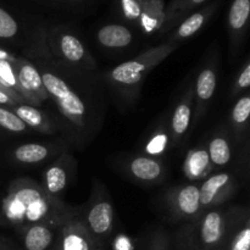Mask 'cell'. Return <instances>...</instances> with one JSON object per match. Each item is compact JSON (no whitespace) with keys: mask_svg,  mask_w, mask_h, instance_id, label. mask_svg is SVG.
Returning <instances> with one entry per match:
<instances>
[{"mask_svg":"<svg viewBox=\"0 0 250 250\" xmlns=\"http://www.w3.org/2000/svg\"><path fill=\"white\" fill-rule=\"evenodd\" d=\"M138 23L148 34L163 29L165 23L164 2L161 0H143V11Z\"/></svg>","mask_w":250,"mask_h":250,"instance_id":"obj_22","label":"cell"},{"mask_svg":"<svg viewBox=\"0 0 250 250\" xmlns=\"http://www.w3.org/2000/svg\"><path fill=\"white\" fill-rule=\"evenodd\" d=\"M250 15V0H233L229 11V29L233 48L244 36Z\"/></svg>","mask_w":250,"mask_h":250,"instance_id":"obj_18","label":"cell"},{"mask_svg":"<svg viewBox=\"0 0 250 250\" xmlns=\"http://www.w3.org/2000/svg\"><path fill=\"white\" fill-rule=\"evenodd\" d=\"M207 150L208 154H209L210 161L216 167L226 166L232 159L231 144H229V141L224 134H219V136L210 139Z\"/></svg>","mask_w":250,"mask_h":250,"instance_id":"obj_24","label":"cell"},{"mask_svg":"<svg viewBox=\"0 0 250 250\" xmlns=\"http://www.w3.org/2000/svg\"><path fill=\"white\" fill-rule=\"evenodd\" d=\"M168 138H170V136H168L165 128L156 129L148 141V143H146V153L149 156H153V158L161 156L166 151V148H167Z\"/></svg>","mask_w":250,"mask_h":250,"instance_id":"obj_28","label":"cell"},{"mask_svg":"<svg viewBox=\"0 0 250 250\" xmlns=\"http://www.w3.org/2000/svg\"><path fill=\"white\" fill-rule=\"evenodd\" d=\"M97 39L104 48L121 49L126 48L133 42V34L124 24L109 23L98 31Z\"/></svg>","mask_w":250,"mask_h":250,"instance_id":"obj_19","label":"cell"},{"mask_svg":"<svg viewBox=\"0 0 250 250\" xmlns=\"http://www.w3.org/2000/svg\"><path fill=\"white\" fill-rule=\"evenodd\" d=\"M81 220L93 238L102 247L104 246V242L111 236L114 229L115 210L102 186L95 185L93 188V194Z\"/></svg>","mask_w":250,"mask_h":250,"instance_id":"obj_5","label":"cell"},{"mask_svg":"<svg viewBox=\"0 0 250 250\" xmlns=\"http://www.w3.org/2000/svg\"><path fill=\"white\" fill-rule=\"evenodd\" d=\"M219 250H250V219L247 208L229 209V225Z\"/></svg>","mask_w":250,"mask_h":250,"instance_id":"obj_11","label":"cell"},{"mask_svg":"<svg viewBox=\"0 0 250 250\" xmlns=\"http://www.w3.org/2000/svg\"><path fill=\"white\" fill-rule=\"evenodd\" d=\"M132 177L142 183H156L165 176V166L158 158L149 155L134 156L128 164Z\"/></svg>","mask_w":250,"mask_h":250,"instance_id":"obj_16","label":"cell"},{"mask_svg":"<svg viewBox=\"0 0 250 250\" xmlns=\"http://www.w3.org/2000/svg\"><path fill=\"white\" fill-rule=\"evenodd\" d=\"M214 6L205 7L202 11L194 12L189 17H187L177 27V29H176L175 33L172 34V37H171V39L168 42L178 44L181 41H185V39H188L194 36L197 32H199L204 27V24L207 23L208 20L210 19V16L214 12Z\"/></svg>","mask_w":250,"mask_h":250,"instance_id":"obj_21","label":"cell"},{"mask_svg":"<svg viewBox=\"0 0 250 250\" xmlns=\"http://www.w3.org/2000/svg\"><path fill=\"white\" fill-rule=\"evenodd\" d=\"M75 216L76 210L46 194L31 178L14 181L0 200V225L12 227L20 233L36 224L61 226Z\"/></svg>","mask_w":250,"mask_h":250,"instance_id":"obj_1","label":"cell"},{"mask_svg":"<svg viewBox=\"0 0 250 250\" xmlns=\"http://www.w3.org/2000/svg\"><path fill=\"white\" fill-rule=\"evenodd\" d=\"M229 225V210L212 208L204 210L177 241L178 250H219Z\"/></svg>","mask_w":250,"mask_h":250,"instance_id":"obj_2","label":"cell"},{"mask_svg":"<svg viewBox=\"0 0 250 250\" xmlns=\"http://www.w3.org/2000/svg\"><path fill=\"white\" fill-rule=\"evenodd\" d=\"M0 89L5 90V92H6V93H7V94H9V95H10V93H9V92H7V90H6V88H5V87H4V85H2V84H1V83H0ZM10 97H11V95H10ZM11 98H12V97H11ZM12 99H14V98H12Z\"/></svg>","mask_w":250,"mask_h":250,"instance_id":"obj_37","label":"cell"},{"mask_svg":"<svg viewBox=\"0 0 250 250\" xmlns=\"http://www.w3.org/2000/svg\"><path fill=\"white\" fill-rule=\"evenodd\" d=\"M193 112H194V89L188 88L176 105L172 112L170 124V138L173 146L182 142L193 124Z\"/></svg>","mask_w":250,"mask_h":250,"instance_id":"obj_12","label":"cell"},{"mask_svg":"<svg viewBox=\"0 0 250 250\" xmlns=\"http://www.w3.org/2000/svg\"><path fill=\"white\" fill-rule=\"evenodd\" d=\"M0 128L11 133H23L28 129L12 110L5 106H0Z\"/></svg>","mask_w":250,"mask_h":250,"instance_id":"obj_29","label":"cell"},{"mask_svg":"<svg viewBox=\"0 0 250 250\" xmlns=\"http://www.w3.org/2000/svg\"><path fill=\"white\" fill-rule=\"evenodd\" d=\"M54 250H103L80 217L67 220L59 229Z\"/></svg>","mask_w":250,"mask_h":250,"instance_id":"obj_10","label":"cell"},{"mask_svg":"<svg viewBox=\"0 0 250 250\" xmlns=\"http://www.w3.org/2000/svg\"><path fill=\"white\" fill-rule=\"evenodd\" d=\"M17 56L12 55L10 51L5 50V49L0 48V61H9V62L11 63H15L17 61Z\"/></svg>","mask_w":250,"mask_h":250,"instance_id":"obj_35","label":"cell"},{"mask_svg":"<svg viewBox=\"0 0 250 250\" xmlns=\"http://www.w3.org/2000/svg\"><path fill=\"white\" fill-rule=\"evenodd\" d=\"M61 226L45 222L28 226L20 233L22 248L23 250H48L55 244Z\"/></svg>","mask_w":250,"mask_h":250,"instance_id":"obj_15","label":"cell"},{"mask_svg":"<svg viewBox=\"0 0 250 250\" xmlns=\"http://www.w3.org/2000/svg\"><path fill=\"white\" fill-rule=\"evenodd\" d=\"M178 44L166 42L143 51L132 60L122 62L112 68L109 73V81L122 89L133 90L138 88L146 76L177 49Z\"/></svg>","mask_w":250,"mask_h":250,"instance_id":"obj_3","label":"cell"},{"mask_svg":"<svg viewBox=\"0 0 250 250\" xmlns=\"http://www.w3.org/2000/svg\"><path fill=\"white\" fill-rule=\"evenodd\" d=\"M166 204L175 219L193 221L203 212L199 186L189 183L172 188L166 195Z\"/></svg>","mask_w":250,"mask_h":250,"instance_id":"obj_6","label":"cell"},{"mask_svg":"<svg viewBox=\"0 0 250 250\" xmlns=\"http://www.w3.org/2000/svg\"><path fill=\"white\" fill-rule=\"evenodd\" d=\"M43 80L48 97L58 105L59 111L63 119L78 129H82L87 124V105L80 95L67 84L66 81L50 70L39 71Z\"/></svg>","mask_w":250,"mask_h":250,"instance_id":"obj_4","label":"cell"},{"mask_svg":"<svg viewBox=\"0 0 250 250\" xmlns=\"http://www.w3.org/2000/svg\"><path fill=\"white\" fill-rule=\"evenodd\" d=\"M146 250H172V243L166 233L163 229H158L150 236Z\"/></svg>","mask_w":250,"mask_h":250,"instance_id":"obj_32","label":"cell"},{"mask_svg":"<svg viewBox=\"0 0 250 250\" xmlns=\"http://www.w3.org/2000/svg\"><path fill=\"white\" fill-rule=\"evenodd\" d=\"M217 75L214 66L203 68L198 75L194 89V119L193 122L198 124L205 116L210 100L212 99L216 90Z\"/></svg>","mask_w":250,"mask_h":250,"instance_id":"obj_14","label":"cell"},{"mask_svg":"<svg viewBox=\"0 0 250 250\" xmlns=\"http://www.w3.org/2000/svg\"><path fill=\"white\" fill-rule=\"evenodd\" d=\"M14 66L16 70L21 95L24 102L33 106H39L44 100L49 98L39 70L26 59L19 58Z\"/></svg>","mask_w":250,"mask_h":250,"instance_id":"obj_9","label":"cell"},{"mask_svg":"<svg viewBox=\"0 0 250 250\" xmlns=\"http://www.w3.org/2000/svg\"><path fill=\"white\" fill-rule=\"evenodd\" d=\"M212 170L207 146H197L188 151L183 163V172L190 181H198L207 177Z\"/></svg>","mask_w":250,"mask_h":250,"instance_id":"obj_17","label":"cell"},{"mask_svg":"<svg viewBox=\"0 0 250 250\" xmlns=\"http://www.w3.org/2000/svg\"><path fill=\"white\" fill-rule=\"evenodd\" d=\"M72 159L68 154H63L61 158L54 164H51L43 173V185L42 188L46 194L53 198H58L62 192H65L70 183L71 173H72Z\"/></svg>","mask_w":250,"mask_h":250,"instance_id":"obj_13","label":"cell"},{"mask_svg":"<svg viewBox=\"0 0 250 250\" xmlns=\"http://www.w3.org/2000/svg\"><path fill=\"white\" fill-rule=\"evenodd\" d=\"M53 250H54V249H53Z\"/></svg>","mask_w":250,"mask_h":250,"instance_id":"obj_38","label":"cell"},{"mask_svg":"<svg viewBox=\"0 0 250 250\" xmlns=\"http://www.w3.org/2000/svg\"><path fill=\"white\" fill-rule=\"evenodd\" d=\"M10 110L16 114V116L26 125L27 128H33L43 133H51L54 131L49 117L33 105L27 103H17Z\"/></svg>","mask_w":250,"mask_h":250,"instance_id":"obj_20","label":"cell"},{"mask_svg":"<svg viewBox=\"0 0 250 250\" xmlns=\"http://www.w3.org/2000/svg\"><path fill=\"white\" fill-rule=\"evenodd\" d=\"M20 27L15 17L0 6V39H12L19 34Z\"/></svg>","mask_w":250,"mask_h":250,"instance_id":"obj_30","label":"cell"},{"mask_svg":"<svg viewBox=\"0 0 250 250\" xmlns=\"http://www.w3.org/2000/svg\"><path fill=\"white\" fill-rule=\"evenodd\" d=\"M236 180L229 172H219L209 176L199 187L202 210L219 208L236 192Z\"/></svg>","mask_w":250,"mask_h":250,"instance_id":"obj_8","label":"cell"},{"mask_svg":"<svg viewBox=\"0 0 250 250\" xmlns=\"http://www.w3.org/2000/svg\"><path fill=\"white\" fill-rule=\"evenodd\" d=\"M121 9L126 19L139 22L143 11V0H121Z\"/></svg>","mask_w":250,"mask_h":250,"instance_id":"obj_33","label":"cell"},{"mask_svg":"<svg viewBox=\"0 0 250 250\" xmlns=\"http://www.w3.org/2000/svg\"><path fill=\"white\" fill-rule=\"evenodd\" d=\"M250 85V62L249 60L246 61L243 68L238 72L236 80H234L233 88H232L231 95L232 97H237L241 94L242 92L247 90Z\"/></svg>","mask_w":250,"mask_h":250,"instance_id":"obj_31","label":"cell"},{"mask_svg":"<svg viewBox=\"0 0 250 250\" xmlns=\"http://www.w3.org/2000/svg\"><path fill=\"white\" fill-rule=\"evenodd\" d=\"M0 83L6 88L10 95L17 103H26L21 95L14 63L9 62V61H0Z\"/></svg>","mask_w":250,"mask_h":250,"instance_id":"obj_25","label":"cell"},{"mask_svg":"<svg viewBox=\"0 0 250 250\" xmlns=\"http://www.w3.org/2000/svg\"><path fill=\"white\" fill-rule=\"evenodd\" d=\"M204 1L205 0H176L173 4H171L167 11H165V23H164L163 29H170L176 20L180 19L186 11L203 4Z\"/></svg>","mask_w":250,"mask_h":250,"instance_id":"obj_27","label":"cell"},{"mask_svg":"<svg viewBox=\"0 0 250 250\" xmlns=\"http://www.w3.org/2000/svg\"><path fill=\"white\" fill-rule=\"evenodd\" d=\"M54 50L61 60L71 66H76L82 70L95 68V61L90 56L89 51L77 36L67 31H60L51 38Z\"/></svg>","mask_w":250,"mask_h":250,"instance_id":"obj_7","label":"cell"},{"mask_svg":"<svg viewBox=\"0 0 250 250\" xmlns=\"http://www.w3.org/2000/svg\"><path fill=\"white\" fill-rule=\"evenodd\" d=\"M0 250H10V249L7 248V246L5 244V242L0 241Z\"/></svg>","mask_w":250,"mask_h":250,"instance_id":"obj_36","label":"cell"},{"mask_svg":"<svg viewBox=\"0 0 250 250\" xmlns=\"http://www.w3.org/2000/svg\"><path fill=\"white\" fill-rule=\"evenodd\" d=\"M16 104H17L16 100L12 99V98L5 92V90L0 89V106H5L11 109V107H14Z\"/></svg>","mask_w":250,"mask_h":250,"instance_id":"obj_34","label":"cell"},{"mask_svg":"<svg viewBox=\"0 0 250 250\" xmlns=\"http://www.w3.org/2000/svg\"><path fill=\"white\" fill-rule=\"evenodd\" d=\"M250 115V95H241L234 104L231 112V122L237 133H242L248 126V120Z\"/></svg>","mask_w":250,"mask_h":250,"instance_id":"obj_26","label":"cell"},{"mask_svg":"<svg viewBox=\"0 0 250 250\" xmlns=\"http://www.w3.org/2000/svg\"><path fill=\"white\" fill-rule=\"evenodd\" d=\"M50 153V148L48 146L39 143H26L14 149L11 156L16 163L32 165V164H39L48 159Z\"/></svg>","mask_w":250,"mask_h":250,"instance_id":"obj_23","label":"cell"}]
</instances>
